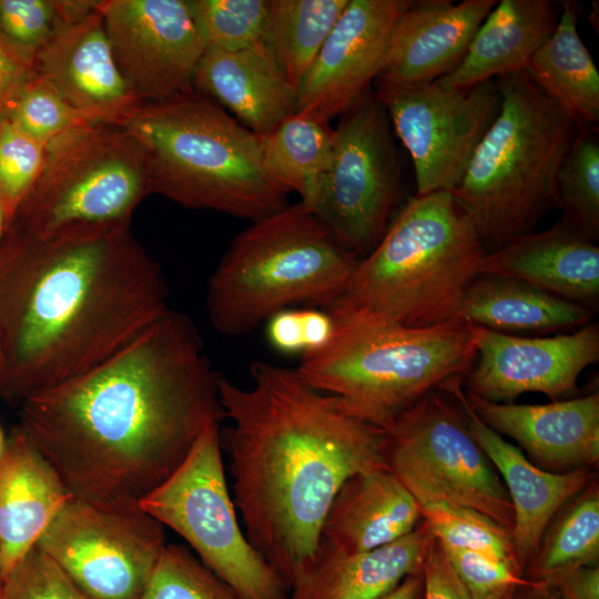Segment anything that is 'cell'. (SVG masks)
<instances>
[{
  "mask_svg": "<svg viewBox=\"0 0 599 599\" xmlns=\"http://www.w3.org/2000/svg\"><path fill=\"white\" fill-rule=\"evenodd\" d=\"M193 321L169 308L90 369L31 394L20 429L80 498L140 500L224 413Z\"/></svg>",
  "mask_w": 599,
  "mask_h": 599,
  "instance_id": "6da1fadb",
  "label": "cell"
},
{
  "mask_svg": "<svg viewBox=\"0 0 599 599\" xmlns=\"http://www.w3.org/2000/svg\"><path fill=\"white\" fill-rule=\"evenodd\" d=\"M248 372V387L220 377V403L231 422L221 445L244 532L291 589L313 561L342 485L389 468L388 438L295 369L254 361Z\"/></svg>",
  "mask_w": 599,
  "mask_h": 599,
  "instance_id": "7a4b0ae2",
  "label": "cell"
},
{
  "mask_svg": "<svg viewBox=\"0 0 599 599\" xmlns=\"http://www.w3.org/2000/svg\"><path fill=\"white\" fill-rule=\"evenodd\" d=\"M169 287L131 230L11 237L0 254V395L23 402L122 348L164 314Z\"/></svg>",
  "mask_w": 599,
  "mask_h": 599,
  "instance_id": "3957f363",
  "label": "cell"
},
{
  "mask_svg": "<svg viewBox=\"0 0 599 599\" xmlns=\"http://www.w3.org/2000/svg\"><path fill=\"white\" fill-rule=\"evenodd\" d=\"M324 308L334 317V336L324 348L301 356L295 370L384 429L446 380L464 378L476 357V328L461 319L412 327L339 301Z\"/></svg>",
  "mask_w": 599,
  "mask_h": 599,
  "instance_id": "277c9868",
  "label": "cell"
},
{
  "mask_svg": "<svg viewBox=\"0 0 599 599\" xmlns=\"http://www.w3.org/2000/svg\"><path fill=\"white\" fill-rule=\"evenodd\" d=\"M120 126L144 152L152 193L250 222L290 204L264 166L260 135L195 90L143 103Z\"/></svg>",
  "mask_w": 599,
  "mask_h": 599,
  "instance_id": "5b68a950",
  "label": "cell"
},
{
  "mask_svg": "<svg viewBox=\"0 0 599 599\" xmlns=\"http://www.w3.org/2000/svg\"><path fill=\"white\" fill-rule=\"evenodd\" d=\"M486 253L453 193L415 195L397 211L372 252L359 258L336 301L412 327L459 319Z\"/></svg>",
  "mask_w": 599,
  "mask_h": 599,
  "instance_id": "8992f818",
  "label": "cell"
},
{
  "mask_svg": "<svg viewBox=\"0 0 599 599\" xmlns=\"http://www.w3.org/2000/svg\"><path fill=\"white\" fill-rule=\"evenodd\" d=\"M495 82L499 112L453 192L487 252L535 231L557 207V173L579 129L524 73Z\"/></svg>",
  "mask_w": 599,
  "mask_h": 599,
  "instance_id": "52a82bcc",
  "label": "cell"
},
{
  "mask_svg": "<svg viewBox=\"0 0 599 599\" xmlns=\"http://www.w3.org/2000/svg\"><path fill=\"white\" fill-rule=\"evenodd\" d=\"M358 261L313 210L288 204L232 240L207 282V316L236 337L295 304L324 308L344 294Z\"/></svg>",
  "mask_w": 599,
  "mask_h": 599,
  "instance_id": "ba28073f",
  "label": "cell"
},
{
  "mask_svg": "<svg viewBox=\"0 0 599 599\" xmlns=\"http://www.w3.org/2000/svg\"><path fill=\"white\" fill-rule=\"evenodd\" d=\"M152 194L146 158L122 126L90 123L49 142L42 170L8 224L12 236L60 240L130 230Z\"/></svg>",
  "mask_w": 599,
  "mask_h": 599,
  "instance_id": "9c48e42d",
  "label": "cell"
},
{
  "mask_svg": "<svg viewBox=\"0 0 599 599\" xmlns=\"http://www.w3.org/2000/svg\"><path fill=\"white\" fill-rule=\"evenodd\" d=\"M139 504L184 538L241 599H290V588L238 522L224 471L220 424L206 427L177 469Z\"/></svg>",
  "mask_w": 599,
  "mask_h": 599,
  "instance_id": "30bf717a",
  "label": "cell"
},
{
  "mask_svg": "<svg viewBox=\"0 0 599 599\" xmlns=\"http://www.w3.org/2000/svg\"><path fill=\"white\" fill-rule=\"evenodd\" d=\"M402 197V162L373 88L338 116L328 166L309 207L359 258L379 243Z\"/></svg>",
  "mask_w": 599,
  "mask_h": 599,
  "instance_id": "8fae6325",
  "label": "cell"
},
{
  "mask_svg": "<svg viewBox=\"0 0 599 599\" xmlns=\"http://www.w3.org/2000/svg\"><path fill=\"white\" fill-rule=\"evenodd\" d=\"M385 430L389 468L415 499L455 500L511 534L514 511L506 487L455 399L432 390Z\"/></svg>",
  "mask_w": 599,
  "mask_h": 599,
  "instance_id": "7c38bea8",
  "label": "cell"
},
{
  "mask_svg": "<svg viewBox=\"0 0 599 599\" xmlns=\"http://www.w3.org/2000/svg\"><path fill=\"white\" fill-rule=\"evenodd\" d=\"M37 546L90 599H142L166 544L139 500L71 497Z\"/></svg>",
  "mask_w": 599,
  "mask_h": 599,
  "instance_id": "4fadbf2b",
  "label": "cell"
},
{
  "mask_svg": "<svg viewBox=\"0 0 599 599\" xmlns=\"http://www.w3.org/2000/svg\"><path fill=\"white\" fill-rule=\"evenodd\" d=\"M373 90L412 158L415 195L453 193L499 112L495 80L465 89L437 81L417 85L376 81Z\"/></svg>",
  "mask_w": 599,
  "mask_h": 599,
  "instance_id": "5bb4252c",
  "label": "cell"
},
{
  "mask_svg": "<svg viewBox=\"0 0 599 599\" xmlns=\"http://www.w3.org/2000/svg\"><path fill=\"white\" fill-rule=\"evenodd\" d=\"M126 82L142 103L194 91L206 45L187 0H98Z\"/></svg>",
  "mask_w": 599,
  "mask_h": 599,
  "instance_id": "9a60e30c",
  "label": "cell"
},
{
  "mask_svg": "<svg viewBox=\"0 0 599 599\" xmlns=\"http://www.w3.org/2000/svg\"><path fill=\"white\" fill-rule=\"evenodd\" d=\"M475 328L477 353L463 383L467 395L485 400L514 403L530 392L567 399L578 392L581 373L599 361L598 323L532 337Z\"/></svg>",
  "mask_w": 599,
  "mask_h": 599,
  "instance_id": "2e32d148",
  "label": "cell"
},
{
  "mask_svg": "<svg viewBox=\"0 0 599 599\" xmlns=\"http://www.w3.org/2000/svg\"><path fill=\"white\" fill-rule=\"evenodd\" d=\"M412 1L349 0L296 88L295 111L329 123L372 89Z\"/></svg>",
  "mask_w": 599,
  "mask_h": 599,
  "instance_id": "e0dca14e",
  "label": "cell"
},
{
  "mask_svg": "<svg viewBox=\"0 0 599 599\" xmlns=\"http://www.w3.org/2000/svg\"><path fill=\"white\" fill-rule=\"evenodd\" d=\"M33 72L92 123L120 125L143 104L116 63L98 1L61 23Z\"/></svg>",
  "mask_w": 599,
  "mask_h": 599,
  "instance_id": "ac0fdd59",
  "label": "cell"
},
{
  "mask_svg": "<svg viewBox=\"0 0 599 599\" xmlns=\"http://www.w3.org/2000/svg\"><path fill=\"white\" fill-rule=\"evenodd\" d=\"M461 385L463 378L455 377L438 389L460 406L471 437L502 478L514 511L512 545L525 572L554 517L597 475L590 468L567 473L539 468L518 446L508 443L480 419L470 407Z\"/></svg>",
  "mask_w": 599,
  "mask_h": 599,
  "instance_id": "d6986e66",
  "label": "cell"
},
{
  "mask_svg": "<svg viewBox=\"0 0 599 599\" xmlns=\"http://www.w3.org/2000/svg\"><path fill=\"white\" fill-rule=\"evenodd\" d=\"M466 397L486 425L517 441L539 468L567 473L598 465V392L541 405Z\"/></svg>",
  "mask_w": 599,
  "mask_h": 599,
  "instance_id": "ffe728a7",
  "label": "cell"
},
{
  "mask_svg": "<svg viewBox=\"0 0 599 599\" xmlns=\"http://www.w3.org/2000/svg\"><path fill=\"white\" fill-rule=\"evenodd\" d=\"M496 0H413L399 17L376 81L417 85L456 69ZM375 81V82H376Z\"/></svg>",
  "mask_w": 599,
  "mask_h": 599,
  "instance_id": "44dd1931",
  "label": "cell"
},
{
  "mask_svg": "<svg viewBox=\"0 0 599 599\" xmlns=\"http://www.w3.org/2000/svg\"><path fill=\"white\" fill-rule=\"evenodd\" d=\"M480 274L515 277L596 312L599 246L562 221L487 252Z\"/></svg>",
  "mask_w": 599,
  "mask_h": 599,
  "instance_id": "7402d4cb",
  "label": "cell"
},
{
  "mask_svg": "<svg viewBox=\"0 0 599 599\" xmlns=\"http://www.w3.org/2000/svg\"><path fill=\"white\" fill-rule=\"evenodd\" d=\"M72 496L18 428L0 455V571L3 580Z\"/></svg>",
  "mask_w": 599,
  "mask_h": 599,
  "instance_id": "603a6c76",
  "label": "cell"
},
{
  "mask_svg": "<svg viewBox=\"0 0 599 599\" xmlns=\"http://www.w3.org/2000/svg\"><path fill=\"white\" fill-rule=\"evenodd\" d=\"M194 90L260 136L295 112V91L266 43L234 51L206 49Z\"/></svg>",
  "mask_w": 599,
  "mask_h": 599,
  "instance_id": "cb8c5ba5",
  "label": "cell"
},
{
  "mask_svg": "<svg viewBox=\"0 0 599 599\" xmlns=\"http://www.w3.org/2000/svg\"><path fill=\"white\" fill-rule=\"evenodd\" d=\"M420 521L418 502L389 468L359 473L336 493L318 544L344 554L366 551L404 537Z\"/></svg>",
  "mask_w": 599,
  "mask_h": 599,
  "instance_id": "d4e9b609",
  "label": "cell"
},
{
  "mask_svg": "<svg viewBox=\"0 0 599 599\" xmlns=\"http://www.w3.org/2000/svg\"><path fill=\"white\" fill-rule=\"evenodd\" d=\"M433 539L422 519L412 532L366 551L344 554L318 544L290 599H379L422 570Z\"/></svg>",
  "mask_w": 599,
  "mask_h": 599,
  "instance_id": "484cf974",
  "label": "cell"
},
{
  "mask_svg": "<svg viewBox=\"0 0 599 599\" xmlns=\"http://www.w3.org/2000/svg\"><path fill=\"white\" fill-rule=\"evenodd\" d=\"M558 14L557 4L550 0L498 1L477 29L459 65L437 82L465 89L521 73L554 32Z\"/></svg>",
  "mask_w": 599,
  "mask_h": 599,
  "instance_id": "4316f807",
  "label": "cell"
},
{
  "mask_svg": "<svg viewBox=\"0 0 599 599\" xmlns=\"http://www.w3.org/2000/svg\"><path fill=\"white\" fill-rule=\"evenodd\" d=\"M595 311L515 277L480 274L463 300L458 318L495 332L567 333L589 323Z\"/></svg>",
  "mask_w": 599,
  "mask_h": 599,
  "instance_id": "83f0119b",
  "label": "cell"
},
{
  "mask_svg": "<svg viewBox=\"0 0 599 599\" xmlns=\"http://www.w3.org/2000/svg\"><path fill=\"white\" fill-rule=\"evenodd\" d=\"M551 35L527 62L524 73L577 122L598 130L599 72L578 32V4L559 1Z\"/></svg>",
  "mask_w": 599,
  "mask_h": 599,
  "instance_id": "f1b7e54d",
  "label": "cell"
},
{
  "mask_svg": "<svg viewBox=\"0 0 599 599\" xmlns=\"http://www.w3.org/2000/svg\"><path fill=\"white\" fill-rule=\"evenodd\" d=\"M260 138L268 174L309 206L329 163L334 129L327 122L295 111Z\"/></svg>",
  "mask_w": 599,
  "mask_h": 599,
  "instance_id": "f546056e",
  "label": "cell"
},
{
  "mask_svg": "<svg viewBox=\"0 0 599 599\" xmlns=\"http://www.w3.org/2000/svg\"><path fill=\"white\" fill-rule=\"evenodd\" d=\"M349 0H268L266 45L296 91Z\"/></svg>",
  "mask_w": 599,
  "mask_h": 599,
  "instance_id": "4dcf8cb0",
  "label": "cell"
},
{
  "mask_svg": "<svg viewBox=\"0 0 599 599\" xmlns=\"http://www.w3.org/2000/svg\"><path fill=\"white\" fill-rule=\"evenodd\" d=\"M599 561V485L597 477L571 498L547 527L525 567V577L548 579Z\"/></svg>",
  "mask_w": 599,
  "mask_h": 599,
  "instance_id": "1f68e13d",
  "label": "cell"
},
{
  "mask_svg": "<svg viewBox=\"0 0 599 599\" xmlns=\"http://www.w3.org/2000/svg\"><path fill=\"white\" fill-rule=\"evenodd\" d=\"M560 221L595 243L599 240L598 130L579 128L556 177Z\"/></svg>",
  "mask_w": 599,
  "mask_h": 599,
  "instance_id": "d6a6232c",
  "label": "cell"
},
{
  "mask_svg": "<svg viewBox=\"0 0 599 599\" xmlns=\"http://www.w3.org/2000/svg\"><path fill=\"white\" fill-rule=\"evenodd\" d=\"M416 501L422 519L443 546L477 551L524 572L511 534L487 516L443 497H426Z\"/></svg>",
  "mask_w": 599,
  "mask_h": 599,
  "instance_id": "836d02e7",
  "label": "cell"
},
{
  "mask_svg": "<svg viewBox=\"0 0 599 599\" xmlns=\"http://www.w3.org/2000/svg\"><path fill=\"white\" fill-rule=\"evenodd\" d=\"M206 49L266 43L268 0H187Z\"/></svg>",
  "mask_w": 599,
  "mask_h": 599,
  "instance_id": "e575fe53",
  "label": "cell"
},
{
  "mask_svg": "<svg viewBox=\"0 0 599 599\" xmlns=\"http://www.w3.org/2000/svg\"><path fill=\"white\" fill-rule=\"evenodd\" d=\"M87 0H0V33L32 67L61 23L91 10Z\"/></svg>",
  "mask_w": 599,
  "mask_h": 599,
  "instance_id": "d590c367",
  "label": "cell"
},
{
  "mask_svg": "<svg viewBox=\"0 0 599 599\" xmlns=\"http://www.w3.org/2000/svg\"><path fill=\"white\" fill-rule=\"evenodd\" d=\"M142 599H241L235 590L181 545H166Z\"/></svg>",
  "mask_w": 599,
  "mask_h": 599,
  "instance_id": "8d00e7d4",
  "label": "cell"
},
{
  "mask_svg": "<svg viewBox=\"0 0 599 599\" xmlns=\"http://www.w3.org/2000/svg\"><path fill=\"white\" fill-rule=\"evenodd\" d=\"M48 144L29 135L10 120L0 123V207L6 223L37 181Z\"/></svg>",
  "mask_w": 599,
  "mask_h": 599,
  "instance_id": "74e56055",
  "label": "cell"
},
{
  "mask_svg": "<svg viewBox=\"0 0 599 599\" xmlns=\"http://www.w3.org/2000/svg\"><path fill=\"white\" fill-rule=\"evenodd\" d=\"M8 120L47 144L72 129L92 123L35 75L21 93Z\"/></svg>",
  "mask_w": 599,
  "mask_h": 599,
  "instance_id": "f35d334b",
  "label": "cell"
},
{
  "mask_svg": "<svg viewBox=\"0 0 599 599\" xmlns=\"http://www.w3.org/2000/svg\"><path fill=\"white\" fill-rule=\"evenodd\" d=\"M3 599H90L37 545L3 580Z\"/></svg>",
  "mask_w": 599,
  "mask_h": 599,
  "instance_id": "ab89813d",
  "label": "cell"
},
{
  "mask_svg": "<svg viewBox=\"0 0 599 599\" xmlns=\"http://www.w3.org/2000/svg\"><path fill=\"white\" fill-rule=\"evenodd\" d=\"M441 547L473 599H508L530 580L524 572L487 555L443 545Z\"/></svg>",
  "mask_w": 599,
  "mask_h": 599,
  "instance_id": "60d3db41",
  "label": "cell"
},
{
  "mask_svg": "<svg viewBox=\"0 0 599 599\" xmlns=\"http://www.w3.org/2000/svg\"><path fill=\"white\" fill-rule=\"evenodd\" d=\"M424 599H473L434 537L423 564Z\"/></svg>",
  "mask_w": 599,
  "mask_h": 599,
  "instance_id": "b9f144b4",
  "label": "cell"
},
{
  "mask_svg": "<svg viewBox=\"0 0 599 599\" xmlns=\"http://www.w3.org/2000/svg\"><path fill=\"white\" fill-rule=\"evenodd\" d=\"M33 77V67L0 33V123L9 119Z\"/></svg>",
  "mask_w": 599,
  "mask_h": 599,
  "instance_id": "7bdbcfd3",
  "label": "cell"
},
{
  "mask_svg": "<svg viewBox=\"0 0 599 599\" xmlns=\"http://www.w3.org/2000/svg\"><path fill=\"white\" fill-rule=\"evenodd\" d=\"M266 322V337L276 352L301 356L305 353L303 308L282 309Z\"/></svg>",
  "mask_w": 599,
  "mask_h": 599,
  "instance_id": "ee69618b",
  "label": "cell"
},
{
  "mask_svg": "<svg viewBox=\"0 0 599 599\" xmlns=\"http://www.w3.org/2000/svg\"><path fill=\"white\" fill-rule=\"evenodd\" d=\"M558 599H599V566H583L547 581Z\"/></svg>",
  "mask_w": 599,
  "mask_h": 599,
  "instance_id": "f6af8a7d",
  "label": "cell"
},
{
  "mask_svg": "<svg viewBox=\"0 0 599 599\" xmlns=\"http://www.w3.org/2000/svg\"><path fill=\"white\" fill-rule=\"evenodd\" d=\"M423 570L407 576L395 589L379 599H424Z\"/></svg>",
  "mask_w": 599,
  "mask_h": 599,
  "instance_id": "bcb514c9",
  "label": "cell"
},
{
  "mask_svg": "<svg viewBox=\"0 0 599 599\" xmlns=\"http://www.w3.org/2000/svg\"><path fill=\"white\" fill-rule=\"evenodd\" d=\"M508 599H558L545 581L530 579L520 586Z\"/></svg>",
  "mask_w": 599,
  "mask_h": 599,
  "instance_id": "7dc6e473",
  "label": "cell"
},
{
  "mask_svg": "<svg viewBox=\"0 0 599 599\" xmlns=\"http://www.w3.org/2000/svg\"><path fill=\"white\" fill-rule=\"evenodd\" d=\"M4 363H6L4 347H3V342H2L1 334H0V385H1V380H2Z\"/></svg>",
  "mask_w": 599,
  "mask_h": 599,
  "instance_id": "c3c4849f",
  "label": "cell"
},
{
  "mask_svg": "<svg viewBox=\"0 0 599 599\" xmlns=\"http://www.w3.org/2000/svg\"><path fill=\"white\" fill-rule=\"evenodd\" d=\"M4 224H6L4 215H3L2 210L0 207V236H1Z\"/></svg>",
  "mask_w": 599,
  "mask_h": 599,
  "instance_id": "681fc988",
  "label": "cell"
},
{
  "mask_svg": "<svg viewBox=\"0 0 599 599\" xmlns=\"http://www.w3.org/2000/svg\"><path fill=\"white\" fill-rule=\"evenodd\" d=\"M4 446H6V443H4V439H3V434L0 429V455L2 454L3 449H4Z\"/></svg>",
  "mask_w": 599,
  "mask_h": 599,
  "instance_id": "f907efd6",
  "label": "cell"
},
{
  "mask_svg": "<svg viewBox=\"0 0 599 599\" xmlns=\"http://www.w3.org/2000/svg\"><path fill=\"white\" fill-rule=\"evenodd\" d=\"M0 599H3V578L0 571Z\"/></svg>",
  "mask_w": 599,
  "mask_h": 599,
  "instance_id": "816d5d0a",
  "label": "cell"
}]
</instances>
